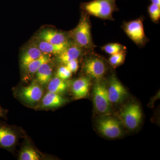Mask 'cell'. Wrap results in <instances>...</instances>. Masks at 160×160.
I'll use <instances>...</instances> for the list:
<instances>
[{"label":"cell","mask_w":160,"mask_h":160,"mask_svg":"<svg viewBox=\"0 0 160 160\" xmlns=\"http://www.w3.org/2000/svg\"><path fill=\"white\" fill-rule=\"evenodd\" d=\"M84 69L88 76L97 81L101 80L106 74L107 70L103 60L96 57H91L86 60Z\"/></svg>","instance_id":"9c48e42d"},{"label":"cell","mask_w":160,"mask_h":160,"mask_svg":"<svg viewBox=\"0 0 160 160\" xmlns=\"http://www.w3.org/2000/svg\"><path fill=\"white\" fill-rule=\"evenodd\" d=\"M120 117L126 128L134 130L139 126L142 113L139 105L137 103H130L122 109Z\"/></svg>","instance_id":"277c9868"},{"label":"cell","mask_w":160,"mask_h":160,"mask_svg":"<svg viewBox=\"0 0 160 160\" xmlns=\"http://www.w3.org/2000/svg\"><path fill=\"white\" fill-rule=\"evenodd\" d=\"M102 49L106 53L111 55L120 52L124 51L126 48L119 43H109L102 46Z\"/></svg>","instance_id":"44dd1931"},{"label":"cell","mask_w":160,"mask_h":160,"mask_svg":"<svg viewBox=\"0 0 160 160\" xmlns=\"http://www.w3.org/2000/svg\"><path fill=\"white\" fill-rule=\"evenodd\" d=\"M66 67L72 73L76 72L78 69V59L72 60L66 64Z\"/></svg>","instance_id":"d4e9b609"},{"label":"cell","mask_w":160,"mask_h":160,"mask_svg":"<svg viewBox=\"0 0 160 160\" xmlns=\"http://www.w3.org/2000/svg\"><path fill=\"white\" fill-rule=\"evenodd\" d=\"M107 92L111 103L121 102L127 95L126 88L114 76H112L110 79Z\"/></svg>","instance_id":"30bf717a"},{"label":"cell","mask_w":160,"mask_h":160,"mask_svg":"<svg viewBox=\"0 0 160 160\" xmlns=\"http://www.w3.org/2000/svg\"><path fill=\"white\" fill-rule=\"evenodd\" d=\"M38 82L42 86H46L51 80L52 68L49 62L45 63L40 67L36 72Z\"/></svg>","instance_id":"9a60e30c"},{"label":"cell","mask_w":160,"mask_h":160,"mask_svg":"<svg viewBox=\"0 0 160 160\" xmlns=\"http://www.w3.org/2000/svg\"><path fill=\"white\" fill-rule=\"evenodd\" d=\"M49 61L50 58L49 56L43 53L39 58L30 63L26 69L30 74H34L36 73L38 69L42 65L45 63L49 62Z\"/></svg>","instance_id":"ffe728a7"},{"label":"cell","mask_w":160,"mask_h":160,"mask_svg":"<svg viewBox=\"0 0 160 160\" xmlns=\"http://www.w3.org/2000/svg\"><path fill=\"white\" fill-rule=\"evenodd\" d=\"M82 52V48L77 44L68 45L66 49L58 55V60L60 63L66 64L72 60L78 59Z\"/></svg>","instance_id":"5bb4252c"},{"label":"cell","mask_w":160,"mask_h":160,"mask_svg":"<svg viewBox=\"0 0 160 160\" xmlns=\"http://www.w3.org/2000/svg\"><path fill=\"white\" fill-rule=\"evenodd\" d=\"M48 84L49 92L60 95L64 93L68 88V85L66 81L58 77L51 79Z\"/></svg>","instance_id":"ac0fdd59"},{"label":"cell","mask_w":160,"mask_h":160,"mask_svg":"<svg viewBox=\"0 0 160 160\" xmlns=\"http://www.w3.org/2000/svg\"><path fill=\"white\" fill-rule=\"evenodd\" d=\"M93 102L95 108L99 113L108 114L111 112V102L108 96L106 84L98 80L93 87Z\"/></svg>","instance_id":"3957f363"},{"label":"cell","mask_w":160,"mask_h":160,"mask_svg":"<svg viewBox=\"0 0 160 160\" xmlns=\"http://www.w3.org/2000/svg\"><path fill=\"white\" fill-rule=\"evenodd\" d=\"M151 4H154L159 6H160V0H149Z\"/></svg>","instance_id":"4316f807"},{"label":"cell","mask_w":160,"mask_h":160,"mask_svg":"<svg viewBox=\"0 0 160 160\" xmlns=\"http://www.w3.org/2000/svg\"><path fill=\"white\" fill-rule=\"evenodd\" d=\"M41 155L33 147L26 146L20 152V160H39L41 159Z\"/></svg>","instance_id":"d6986e66"},{"label":"cell","mask_w":160,"mask_h":160,"mask_svg":"<svg viewBox=\"0 0 160 160\" xmlns=\"http://www.w3.org/2000/svg\"><path fill=\"white\" fill-rule=\"evenodd\" d=\"M97 127L98 131L104 136L114 139L120 137L122 134V127L118 120L107 117L98 120Z\"/></svg>","instance_id":"52a82bcc"},{"label":"cell","mask_w":160,"mask_h":160,"mask_svg":"<svg viewBox=\"0 0 160 160\" xmlns=\"http://www.w3.org/2000/svg\"><path fill=\"white\" fill-rule=\"evenodd\" d=\"M43 54L37 47H32L24 52L21 58V62L23 68H26L32 62L39 58Z\"/></svg>","instance_id":"2e32d148"},{"label":"cell","mask_w":160,"mask_h":160,"mask_svg":"<svg viewBox=\"0 0 160 160\" xmlns=\"http://www.w3.org/2000/svg\"><path fill=\"white\" fill-rule=\"evenodd\" d=\"M125 57H126L125 50L118 52L115 54L111 55V57L109 59V62L113 67H118L124 62Z\"/></svg>","instance_id":"7402d4cb"},{"label":"cell","mask_w":160,"mask_h":160,"mask_svg":"<svg viewBox=\"0 0 160 160\" xmlns=\"http://www.w3.org/2000/svg\"><path fill=\"white\" fill-rule=\"evenodd\" d=\"M72 36L77 45L81 48L91 49L94 47L92 38L91 24L86 16L81 18L72 32Z\"/></svg>","instance_id":"7a4b0ae2"},{"label":"cell","mask_w":160,"mask_h":160,"mask_svg":"<svg viewBox=\"0 0 160 160\" xmlns=\"http://www.w3.org/2000/svg\"><path fill=\"white\" fill-rule=\"evenodd\" d=\"M72 72L66 66H62L59 67L57 71V77L63 80L68 79L71 77Z\"/></svg>","instance_id":"cb8c5ba5"},{"label":"cell","mask_w":160,"mask_h":160,"mask_svg":"<svg viewBox=\"0 0 160 160\" xmlns=\"http://www.w3.org/2000/svg\"><path fill=\"white\" fill-rule=\"evenodd\" d=\"M143 18H139L126 22L123 25V29L126 35L136 45L144 46L147 42L143 26Z\"/></svg>","instance_id":"5b68a950"},{"label":"cell","mask_w":160,"mask_h":160,"mask_svg":"<svg viewBox=\"0 0 160 160\" xmlns=\"http://www.w3.org/2000/svg\"><path fill=\"white\" fill-rule=\"evenodd\" d=\"M68 45V44L67 45H55L46 41H42L38 43V48L43 53H52L58 55L66 49Z\"/></svg>","instance_id":"e0dca14e"},{"label":"cell","mask_w":160,"mask_h":160,"mask_svg":"<svg viewBox=\"0 0 160 160\" xmlns=\"http://www.w3.org/2000/svg\"><path fill=\"white\" fill-rule=\"evenodd\" d=\"M38 38L42 41H46L53 45H63L68 44L65 35L53 29H44L40 32Z\"/></svg>","instance_id":"7c38bea8"},{"label":"cell","mask_w":160,"mask_h":160,"mask_svg":"<svg viewBox=\"0 0 160 160\" xmlns=\"http://www.w3.org/2000/svg\"><path fill=\"white\" fill-rule=\"evenodd\" d=\"M7 112L8 111L6 109L3 108L0 105V118H6Z\"/></svg>","instance_id":"484cf974"},{"label":"cell","mask_w":160,"mask_h":160,"mask_svg":"<svg viewBox=\"0 0 160 160\" xmlns=\"http://www.w3.org/2000/svg\"><path fill=\"white\" fill-rule=\"evenodd\" d=\"M41 101L40 108L43 109H55L68 102L67 99L61 95L49 91L43 96Z\"/></svg>","instance_id":"8fae6325"},{"label":"cell","mask_w":160,"mask_h":160,"mask_svg":"<svg viewBox=\"0 0 160 160\" xmlns=\"http://www.w3.org/2000/svg\"><path fill=\"white\" fill-rule=\"evenodd\" d=\"M43 89L39 84L33 82L30 85L20 88L17 91L19 99L26 105L33 106L36 105L43 96Z\"/></svg>","instance_id":"8992f818"},{"label":"cell","mask_w":160,"mask_h":160,"mask_svg":"<svg viewBox=\"0 0 160 160\" xmlns=\"http://www.w3.org/2000/svg\"><path fill=\"white\" fill-rule=\"evenodd\" d=\"M117 0H92L82 3L81 8L87 14L102 19L113 20L112 14L119 10Z\"/></svg>","instance_id":"6da1fadb"},{"label":"cell","mask_w":160,"mask_h":160,"mask_svg":"<svg viewBox=\"0 0 160 160\" xmlns=\"http://www.w3.org/2000/svg\"><path fill=\"white\" fill-rule=\"evenodd\" d=\"M18 137L13 127L0 122V148L12 151L17 144Z\"/></svg>","instance_id":"ba28073f"},{"label":"cell","mask_w":160,"mask_h":160,"mask_svg":"<svg viewBox=\"0 0 160 160\" xmlns=\"http://www.w3.org/2000/svg\"><path fill=\"white\" fill-rule=\"evenodd\" d=\"M90 84V80L86 77L80 78L74 81L72 91L75 98L79 99L86 97L89 93Z\"/></svg>","instance_id":"4fadbf2b"},{"label":"cell","mask_w":160,"mask_h":160,"mask_svg":"<svg viewBox=\"0 0 160 160\" xmlns=\"http://www.w3.org/2000/svg\"><path fill=\"white\" fill-rule=\"evenodd\" d=\"M149 16L152 22H158L160 19V6L151 4L148 8Z\"/></svg>","instance_id":"603a6c76"}]
</instances>
